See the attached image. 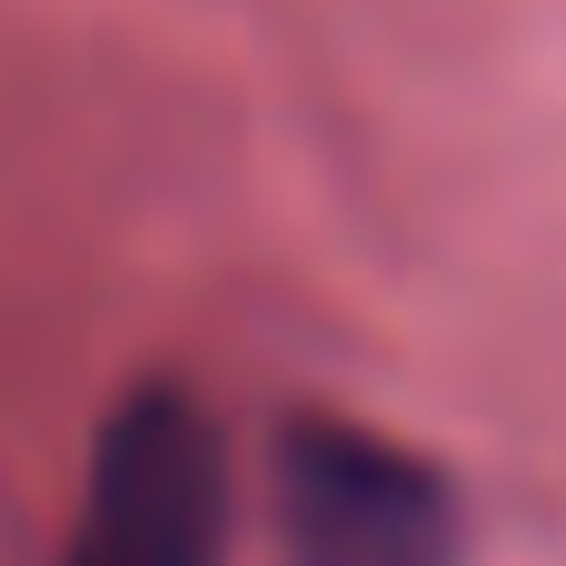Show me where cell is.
<instances>
[{
    "label": "cell",
    "instance_id": "1",
    "mask_svg": "<svg viewBox=\"0 0 566 566\" xmlns=\"http://www.w3.org/2000/svg\"><path fill=\"white\" fill-rule=\"evenodd\" d=\"M70 566H229V448L189 388H129L109 408Z\"/></svg>",
    "mask_w": 566,
    "mask_h": 566
},
{
    "label": "cell",
    "instance_id": "2",
    "mask_svg": "<svg viewBox=\"0 0 566 566\" xmlns=\"http://www.w3.org/2000/svg\"><path fill=\"white\" fill-rule=\"evenodd\" d=\"M279 527L298 566H458L448 478L338 418H298L279 438Z\"/></svg>",
    "mask_w": 566,
    "mask_h": 566
}]
</instances>
